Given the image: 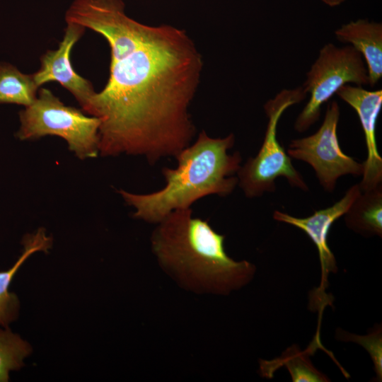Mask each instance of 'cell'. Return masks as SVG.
Instances as JSON below:
<instances>
[{
	"label": "cell",
	"instance_id": "6da1fadb",
	"mask_svg": "<svg viewBox=\"0 0 382 382\" xmlns=\"http://www.w3.org/2000/svg\"><path fill=\"white\" fill-rule=\"evenodd\" d=\"M123 0H101L87 17L89 29L110 47L107 84L83 110L100 119L99 154L144 156L151 164L175 156L195 129L188 112L203 62L194 42L170 25L143 24Z\"/></svg>",
	"mask_w": 382,
	"mask_h": 382
},
{
	"label": "cell",
	"instance_id": "7a4b0ae2",
	"mask_svg": "<svg viewBox=\"0 0 382 382\" xmlns=\"http://www.w3.org/2000/svg\"><path fill=\"white\" fill-rule=\"evenodd\" d=\"M224 239L187 208L175 209L157 223L151 243L161 266L186 289L226 295L248 284L256 267L231 258Z\"/></svg>",
	"mask_w": 382,
	"mask_h": 382
},
{
	"label": "cell",
	"instance_id": "3957f363",
	"mask_svg": "<svg viewBox=\"0 0 382 382\" xmlns=\"http://www.w3.org/2000/svg\"><path fill=\"white\" fill-rule=\"evenodd\" d=\"M234 143L233 134L212 138L202 131L192 144L175 156V168H162L166 185L161 190L148 194L124 190L118 192L135 208L134 217L153 224L175 209L191 208L195 202L207 195L226 197L238 185L234 175L241 166L238 151L228 154Z\"/></svg>",
	"mask_w": 382,
	"mask_h": 382
},
{
	"label": "cell",
	"instance_id": "277c9868",
	"mask_svg": "<svg viewBox=\"0 0 382 382\" xmlns=\"http://www.w3.org/2000/svg\"><path fill=\"white\" fill-rule=\"evenodd\" d=\"M303 88L283 90L274 98L267 101L265 112L268 118L264 139L254 157H250L237 173L238 185L248 198L262 196L276 190L275 180L284 177L289 184L303 191L308 187L301 173L294 168L291 158L277 139L278 122L290 106L304 100Z\"/></svg>",
	"mask_w": 382,
	"mask_h": 382
},
{
	"label": "cell",
	"instance_id": "5b68a950",
	"mask_svg": "<svg viewBox=\"0 0 382 382\" xmlns=\"http://www.w3.org/2000/svg\"><path fill=\"white\" fill-rule=\"evenodd\" d=\"M19 118L16 137L20 140L54 135L66 140L69 149L81 160L99 154L100 119L64 105L49 89L41 88L34 103L20 111Z\"/></svg>",
	"mask_w": 382,
	"mask_h": 382
},
{
	"label": "cell",
	"instance_id": "8992f818",
	"mask_svg": "<svg viewBox=\"0 0 382 382\" xmlns=\"http://www.w3.org/2000/svg\"><path fill=\"white\" fill-rule=\"evenodd\" d=\"M369 85L367 69L361 54L352 46L325 44L306 73L301 87L309 99L297 116L294 128L304 132L318 122L321 107L345 85Z\"/></svg>",
	"mask_w": 382,
	"mask_h": 382
},
{
	"label": "cell",
	"instance_id": "52a82bcc",
	"mask_svg": "<svg viewBox=\"0 0 382 382\" xmlns=\"http://www.w3.org/2000/svg\"><path fill=\"white\" fill-rule=\"evenodd\" d=\"M340 115L337 102L331 101L319 129L310 136L291 140L286 150L291 158L306 162L313 168L320 185L328 192L335 190L340 177H359L364 172V163L347 156L340 148L337 135Z\"/></svg>",
	"mask_w": 382,
	"mask_h": 382
},
{
	"label": "cell",
	"instance_id": "ba28073f",
	"mask_svg": "<svg viewBox=\"0 0 382 382\" xmlns=\"http://www.w3.org/2000/svg\"><path fill=\"white\" fill-rule=\"evenodd\" d=\"M361 192L359 184H355L334 204L316 210L312 215L306 218L293 216L279 210L273 213L274 220L302 230L316 246L321 266V282L318 291H320L323 294H325L324 290L328 285L330 273H335L337 271L335 257L328 243L330 227L345 214Z\"/></svg>",
	"mask_w": 382,
	"mask_h": 382
},
{
	"label": "cell",
	"instance_id": "9c48e42d",
	"mask_svg": "<svg viewBox=\"0 0 382 382\" xmlns=\"http://www.w3.org/2000/svg\"><path fill=\"white\" fill-rule=\"evenodd\" d=\"M357 112L365 137L367 156L364 161L361 191L371 190L382 184V158L376 138V125L382 107V91H369L362 86L347 84L336 93Z\"/></svg>",
	"mask_w": 382,
	"mask_h": 382
},
{
	"label": "cell",
	"instance_id": "30bf717a",
	"mask_svg": "<svg viewBox=\"0 0 382 382\" xmlns=\"http://www.w3.org/2000/svg\"><path fill=\"white\" fill-rule=\"evenodd\" d=\"M66 24L64 37L58 48L47 50L42 55L40 68L33 76L38 87L51 81L59 83L83 108L96 91L88 80L74 71L70 55L73 46L82 37L86 28L76 23Z\"/></svg>",
	"mask_w": 382,
	"mask_h": 382
},
{
	"label": "cell",
	"instance_id": "8fae6325",
	"mask_svg": "<svg viewBox=\"0 0 382 382\" xmlns=\"http://www.w3.org/2000/svg\"><path fill=\"white\" fill-rule=\"evenodd\" d=\"M337 40L352 46L365 62L369 86L382 77V24L366 19L352 21L335 31Z\"/></svg>",
	"mask_w": 382,
	"mask_h": 382
},
{
	"label": "cell",
	"instance_id": "7c38bea8",
	"mask_svg": "<svg viewBox=\"0 0 382 382\" xmlns=\"http://www.w3.org/2000/svg\"><path fill=\"white\" fill-rule=\"evenodd\" d=\"M346 226L364 237H382V184L361 192L343 215Z\"/></svg>",
	"mask_w": 382,
	"mask_h": 382
},
{
	"label": "cell",
	"instance_id": "4fadbf2b",
	"mask_svg": "<svg viewBox=\"0 0 382 382\" xmlns=\"http://www.w3.org/2000/svg\"><path fill=\"white\" fill-rule=\"evenodd\" d=\"M24 250L16 263L8 270L0 272V325L6 327L18 314V300L16 295L8 291L11 282L23 262L33 253L47 251L52 245V238L43 228L27 235L23 241Z\"/></svg>",
	"mask_w": 382,
	"mask_h": 382
},
{
	"label": "cell",
	"instance_id": "5bb4252c",
	"mask_svg": "<svg viewBox=\"0 0 382 382\" xmlns=\"http://www.w3.org/2000/svg\"><path fill=\"white\" fill-rule=\"evenodd\" d=\"M315 345L311 346L306 351H301L296 345H292L277 359L272 361L261 360V374L270 377L274 370L284 365L289 371L294 382L330 381L326 375L316 369L309 359L310 353L314 350Z\"/></svg>",
	"mask_w": 382,
	"mask_h": 382
},
{
	"label": "cell",
	"instance_id": "9a60e30c",
	"mask_svg": "<svg viewBox=\"0 0 382 382\" xmlns=\"http://www.w3.org/2000/svg\"><path fill=\"white\" fill-rule=\"evenodd\" d=\"M38 88L33 74H25L10 64L0 63V103L28 107L35 100Z\"/></svg>",
	"mask_w": 382,
	"mask_h": 382
},
{
	"label": "cell",
	"instance_id": "2e32d148",
	"mask_svg": "<svg viewBox=\"0 0 382 382\" xmlns=\"http://www.w3.org/2000/svg\"><path fill=\"white\" fill-rule=\"evenodd\" d=\"M30 352V345L18 335L0 329V382H7L9 371L20 369Z\"/></svg>",
	"mask_w": 382,
	"mask_h": 382
},
{
	"label": "cell",
	"instance_id": "e0dca14e",
	"mask_svg": "<svg viewBox=\"0 0 382 382\" xmlns=\"http://www.w3.org/2000/svg\"><path fill=\"white\" fill-rule=\"evenodd\" d=\"M335 337L338 340L345 342H354L363 347L369 352L374 364V369L378 381L382 379V329L381 325L374 328L366 335H358L348 332L338 328L335 332Z\"/></svg>",
	"mask_w": 382,
	"mask_h": 382
},
{
	"label": "cell",
	"instance_id": "ac0fdd59",
	"mask_svg": "<svg viewBox=\"0 0 382 382\" xmlns=\"http://www.w3.org/2000/svg\"><path fill=\"white\" fill-rule=\"evenodd\" d=\"M325 4L330 7L340 6L346 0H321Z\"/></svg>",
	"mask_w": 382,
	"mask_h": 382
}]
</instances>
